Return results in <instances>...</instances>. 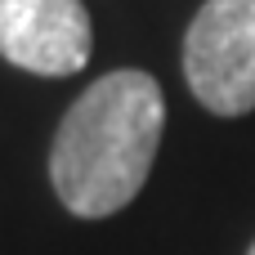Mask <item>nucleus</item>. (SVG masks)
I'll list each match as a JSON object with an SVG mask.
<instances>
[{"mask_svg": "<svg viewBox=\"0 0 255 255\" xmlns=\"http://www.w3.org/2000/svg\"><path fill=\"white\" fill-rule=\"evenodd\" d=\"M184 76L215 117L255 108V0H206L184 36Z\"/></svg>", "mask_w": 255, "mask_h": 255, "instance_id": "f03ea898", "label": "nucleus"}, {"mask_svg": "<svg viewBox=\"0 0 255 255\" xmlns=\"http://www.w3.org/2000/svg\"><path fill=\"white\" fill-rule=\"evenodd\" d=\"M94 27L81 0H0V58L36 76H72L90 63Z\"/></svg>", "mask_w": 255, "mask_h": 255, "instance_id": "7ed1b4c3", "label": "nucleus"}, {"mask_svg": "<svg viewBox=\"0 0 255 255\" xmlns=\"http://www.w3.org/2000/svg\"><path fill=\"white\" fill-rule=\"evenodd\" d=\"M247 255H255V242H251V251H247Z\"/></svg>", "mask_w": 255, "mask_h": 255, "instance_id": "20e7f679", "label": "nucleus"}, {"mask_svg": "<svg viewBox=\"0 0 255 255\" xmlns=\"http://www.w3.org/2000/svg\"><path fill=\"white\" fill-rule=\"evenodd\" d=\"M166 126L161 85L121 67L99 76L63 117L49 148V184L58 202L81 220H103L130 206L157 161Z\"/></svg>", "mask_w": 255, "mask_h": 255, "instance_id": "f257e3e1", "label": "nucleus"}]
</instances>
